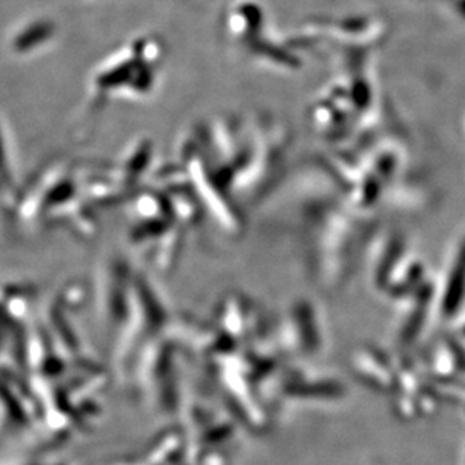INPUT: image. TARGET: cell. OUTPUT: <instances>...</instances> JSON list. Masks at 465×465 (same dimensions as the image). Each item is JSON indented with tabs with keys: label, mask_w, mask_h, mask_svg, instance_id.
Listing matches in <instances>:
<instances>
[{
	"label": "cell",
	"mask_w": 465,
	"mask_h": 465,
	"mask_svg": "<svg viewBox=\"0 0 465 465\" xmlns=\"http://www.w3.org/2000/svg\"><path fill=\"white\" fill-rule=\"evenodd\" d=\"M462 289H465V248L457 263V271H455V278L449 289L448 307L450 312L457 310L460 300H461Z\"/></svg>",
	"instance_id": "6da1fadb"
}]
</instances>
